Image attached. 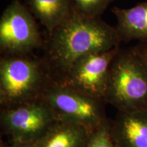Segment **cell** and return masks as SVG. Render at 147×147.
<instances>
[{
  "label": "cell",
  "mask_w": 147,
  "mask_h": 147,
  "mask_svg": "<svg viewBox=\"0 0 147 147\" xmlns=\"http://www.w3.org/2000/svg\"><path fill=\"white\" fill-rule=\"evenodd\" d=\"M120 48L78 59L55 80L105 102L110 67Z\"/></svg>",
  "instance_id": "52a82bcc"
},
{
  "label": "cell",
  "mask_w": 147,
  "mask_h": 147,
  "mask_svg": "<svg viewBox=\"0 0 147 147\" xmlns=\"http://www.w3.org/2000/svg\"><path fill=\"white\" fill-rule=\"evenodd\" d=\"M91 133L78 125L58 120L34 142V146L85 147Z\"/></svg>",
  "instance_id": "30bf717a"
},
{
  "label": "cell",
  "mask_w": 147,
  "mask_h": 147,
  "mask_svg": "<svg viewBox=\"0 0 147 147\" xmlns=\"http://www.w3.org/2000/svg\"><path fill=\"white\" fill-rule=\"evenodd\" d=\"M112 12L117 18L115 27L122 41H147V1L130 8L115 7Z\"/></svg>",
  "instance_id": "9c48e42d"
},
{
  "label": "cell",
  "mask_w": 147,
  "mask_h": 147,
  "mask_svg": "<svg viewBox=\"0 0 147 147\" xmlns=\"http://www.w3.org/2000/svg\"><path fill=\"white\" fill-rule=\"evenodd\" d=\"M54 77L43 57L33 53L2 55L0 60V103L9 108L43 96Z\"/></svg>",
  "instance_id": "7a4b0ae2"
},
{
  "label": "cell",
  "mask_w": 147,
  "mask_h": 147,
  "mask_svg": "<svg viewBox=\"0 0 147 147\" xmlns=\"http://www.w3.org/2000/svg\"><path fill=\"white\" fill-rule=\"evenodd\" d=\"M1 147H3V146H2V145H1Z\"/></svg>",
  "instance_id": "2e32d148"
},
{
  "label": "cell",
  "mask_w": 147,
  "mask_h": 147,
  "mask_svg": "<svg viewBox=\"0 0 147 147\" xmlns=\"http://www.w3.org/2000/svg\"><path fill=\"white\" fill-rule=\"evenodd\" d=\"M115 0H70L71 10L91 17H101Z\"/></svg>",
  "instance_id": "7c38bea8"
},
{
  "label": "cell",
  "mask_w": 147,
  "mask_h": 147,
  "mask_svg": "<svg viewBox=\"0 0 147 147\" xmlns=\"http://www.w3.org/2000/svg\"><path fill=\"white\" fill-rule=\"evenodd\" d=\"M121 42L116 27L101 17H91L71 10L69 16L48 34L42 57L56 78L78 59L118 48Z\"/></svg>",
  "instance_id": "6da1fadb"
},
{
  "label": "cell",
  "mask_w": 147,
  "mask_h": 147,
  "mask_svg": "<svg viewBox=\"0 0 147 147\" xmlns=\"http://www.w3.org/2000/svg\"><path fill=\"white\" fill-rule=\"evenodd\" d=\"M1 125L12 142H36L58 121L43 99L3 108Z\"/></svg>",
  "instance_id": "8992f818"
},
{
  "label": "cell",
  "mask_w": 147,
  "mask_h": 147,
  "mask_svg": "<svg viewBox=\"0 0 147 147\" xmlns=\"http://www.w3.org/2000/svg\"><path fill=\"white\" fill-rule=\"evenodd\" d=\"M58 120L78 125L93 131L107 123L105 102L71 89L55 79L42 97Z\"/></svg>",
  "instance_id": "277c9868"
},
{
  "label": "cell",
  "mask_w": 147,
  "mask_h": 147,
  "mask_svg": "<svg viewBox=\"0 0 147 147\" xmlns=\"http://www.w3.org/2000/svg\"><path fill=\"white\" fill-rule=\"evenodd\" d=\"M29 8L50 34L71 11L70 0H28Z\"/></svg>",
  "instance_id": "8fae6325"
},
{
  "label": "cell",
  "mask_w": 147,
  "mask_h": 147,
  "mask_svg": "<svg viewBox=\"0 0 147 147\" xmlns=\"http://www.w3.org/2000/svg\"><path fill=\"white\" fill-rule=\"evenodd\" d=\"M104 101L119 112L147 110V61L136 47L119 49L112 61Z\"/></svg>",
  "instance_id": "3957f363"
},
{
  "label": "cell",
  "mask_w": 147,
  "mask_h": 147,
  "mask_svg": "<svg viewBox=\"0 0 147 147\" xmlns=\"http://www.w3.org/2000/svg\"><path fill=\"white\" fill-rule=\"evenodd\" d=\"M110 127L119 147H147V110L119 111Z\"/></svg>",
  "instance_id": "ba28073f"
},
{
  "label": "cell",
  "mask_w": 147,
  "mask_h": 147,
  "mask_svg": "<svg viewBox=\"0 0 147 147\" xmlns=\"http://www.w3.org/2000/svg\"><path fill=\"white\" fill-rule=\"evenodd\" d=\"M136 47L145 59L147 61V41L140 42V44Z\"/></svg>",
  "instance_id": "9a60e30c"
},
{
  "label": "cell",
  "mask_w": 147,
  "mask_h": 147,
  "mask_svg": "<svg viewBox=\"0 0 147 147\" xmlns=\"http://www.w3.org/2000/svg\"><path fill=\"white\" fill-rule=\"evenodd\" d=\"M3 147H35L34 142H12L11 144L5 146L1 144Z\"/></svg>",
  "instance_id": "5bb4252c"
},
{
  "label": "cell",
  "mask_w": 147,
  "mask_h": 147,
  "mask_svg": "<svg viewBox=\"0 0 147 147\" xmlns=\"http://www.w3.org/2000/svg\"><path fill=\"white\" fill-rule=\"evenodd\" d=\"M44 45L34 14L19 0H12L0 18L1 55L30 54Z\"/></svg>",
  "instance_id": "5b68a950"
},
{
  "label": "cell",
  "mask_w": 147,
  "mask_h": 147,
  "mask_svg": "<svg viewBox=\"0 0 147 147\" xmlns=\"http://www.w3.org/2000/svg\"><path fill=\"white\" fill-rule=\"evenodd\" d=\"M85 147H119L112 136L109 121L90 134Z\"/></svg>",
  "instance_id": "4fadbf2b"
}]
</instances>
